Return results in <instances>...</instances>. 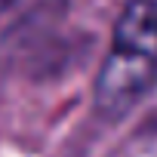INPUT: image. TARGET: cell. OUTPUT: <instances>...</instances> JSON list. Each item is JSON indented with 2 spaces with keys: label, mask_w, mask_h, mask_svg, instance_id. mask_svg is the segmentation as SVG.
Returning <instances> with one entry per match:
<instances>
[{
  "label": "cell",
  "mask_w": 157,
  "mask_h": 157,
  "mask_svg": "<svg viewBox=\"0 0 157 157\" xmlns=\"http://www.w3.org/2000/svg\"><path fill=\"white\" fill-rule=\"evenodd\" d=\"M157 83V0H126L114 25V43L96 80V108L105 117L126 114Z\"/></svg>",
  "instance_id": "1"
}]
</instances>
